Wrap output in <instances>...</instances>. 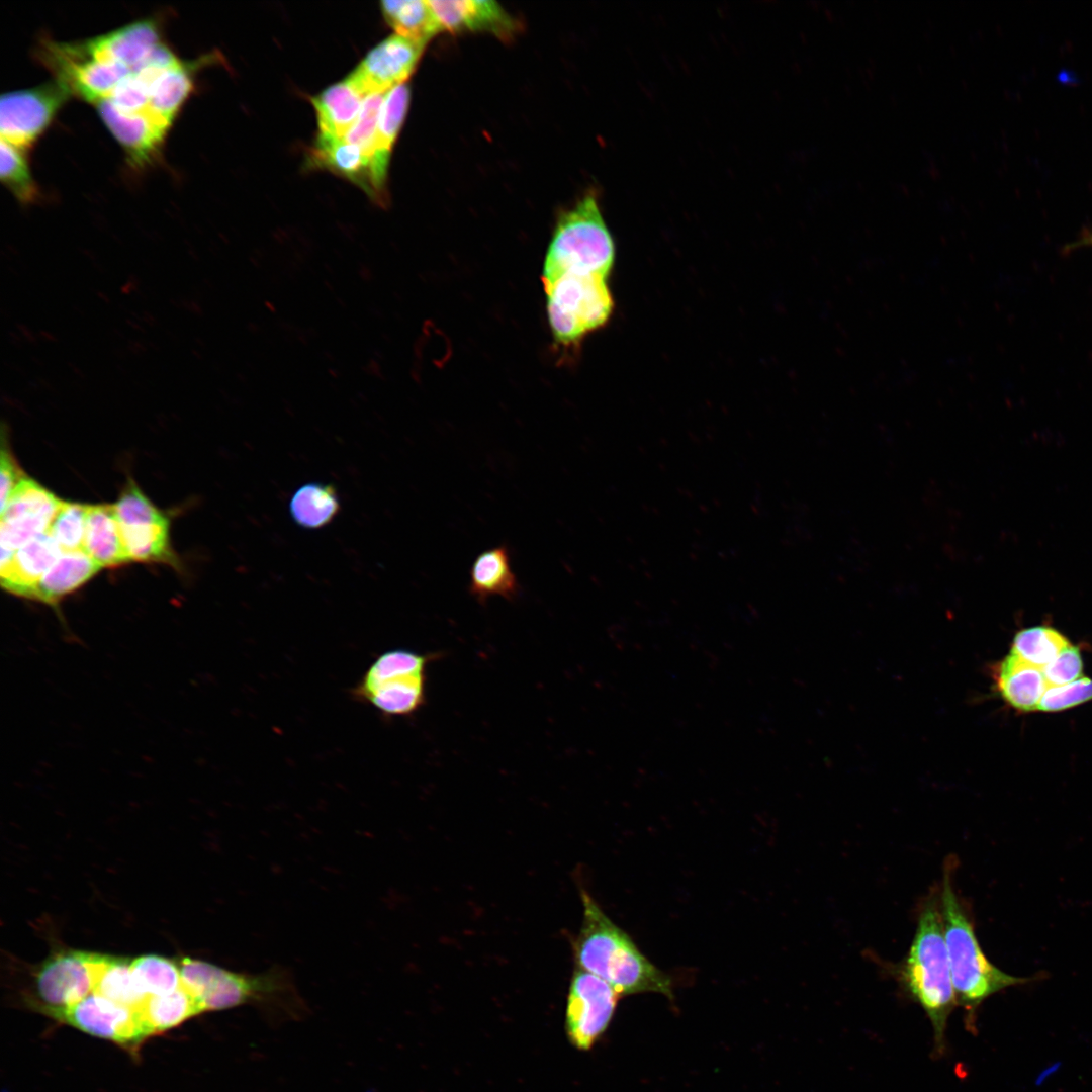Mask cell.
Listing matches in <instances>:
<instances>
[{"label": "cell", "instance_id": "6da1fadb", "mask_svg": "<svg viewBox=\"0 0 1092 1092\" xmlns=\"http://www.w3.org/2000/svg\"><path fill=\"white\" fill-rule=\"evenodd\" d=\"M582 923L573 942L575 968L607 982L622 996L659 993L673 999L672 979L652 964L633 939L581 892Z\"/></svg>", "mask_w": 1092, "mask_h": 1092}, {"label": "cell", "instance_id": "7a4b0ae2", "mask_svg": "<svg viewBox=\"0 0 1092 1092\" xmlns=\"http://www.w3.org/2000/svg\"><path fill=\"white\" fill-rule=\"evenodd\" d=\"M897 979L905 994L927 1015L934 1051L945 1053L947 1021L958 1005L943 932L938 889L931 891L920 906L915 933L908 952L897 968Z\"/></svg>", "mask_w": 1092, "mask_h": 1092}, {"label": "cell", "instance_id": "3957f363", "mask_svg": "<svg viewBox=\"0 0 1092 1092\" xmlns=\"http://www.w3.org/2000/svg\"><path fill=\"white\" fill-rule=\"evenodd\" d=\"M953 858L943 867L938 889L944 939L957 1003L964 1008L966 1026L974 1028L976 1012L989 997L1035 977H1016L996 967L983 951L970 909L956 890Z\"/></svg>", "mask_w": 1092, "mask_h": 1092}, {"label": "cell", "instance_id": "277c9868", "mask_svg": "<svg viewBox=\"0 0 1092 1092\" xmlns=\"http://www.w3.org/2000/svg\"><path fill=\"white\" fill-rule=\"evenodd\" d=\"M615 246L598 200L588 193L557 219L545 255L542 279L563 273L609 276Z\"/></svg>", "mask_w": 1092, "mask_h": 1092}, {"label": "cell", "instance_id": "5b68a950", "mask_svg": "<svg viewBox=\"0 0 1092 1092\" xmlns=\"http://www.w3.org/2000/svg\"><path fill=\"white\" fill-rule=\"evenodd\" d=\"M438 656L407 649L387 650L370 663L350 695L385 718L412 716L426 703L427 667Z\"/></svg>", "mask_w": 1092, "mask_h": 1092}, {"label": "cell", "instance_id": "8992f818", "mask_svg": "<svg viewBox=\"0 0 1092 1092\" xmlns=\"http://www.w3.org/2000/svg\"><path fill=\"white\" fill-rule=\"evenodd\" d=\"M607 278L599 274L563 273L542 279L548 324L559 345L574 346L608 322L614 301Z\"/></svg>", "mask_w": 1092, "mask_h": 1092}, {"label": "cell", "instance_id": "52a82bcc", "mask_svg": "<svg viewBox=\"0 0 1092 1092\" xmlns=\"http://www.w3.org/2000/svg\"><path fill=\"white\" fill-rule=\"evenodd\" d=\"M129 560L175 564L169 520L132 481L113 505Z\"/></svg>", "mask_w": 1092, "mask_h": 1092}, {"label": "cell", "instance_id": "ba28073f", "mask_svg": "<svg viewBox=\"0 0 1092 1092\" xmlns=\"http://www.w3.org/2000/svg\"><path fill=\"white\" fill-rule=\"evenodd\" d=\"M620 996L601 978L575 968L567 996L565 1030L569 1042L589 1051L608 1029Z\"/></svg>", "mask_w": 1092, "mask_h": 1092}, {"label": "cell", "instance_id": "9c48e42d", "mask_svg": "<svg viewBox=\"0 0 1092 1092\" xmlns=\"http://www.w3.org/2000/svg\"><path fill=\"white\" fill-rule=\"evenodd\" d=\"M62 500L34 480L24 477L1 511L0 566L33 538L47 533Z\"/></svg>", "mask_w": 1092, "mask_h": 1092}, {"label": "cell", "instance_id": "30bf717a", "mask_svg": "<svg viewBox=\"0 0 1092 1092\" xmlns=\"http://www.w3.org/2000/svg\"><path fill=\"white\" fill-rule=\"evenodd\" d=\"M70 94L57 80L3 94L0 100L1 139L19 149L29 147L48 127Z\"/></svg>", "mask_w": 1092, "mask_h": 1092}, {"label": "cell", "instance_id": "8fae6325", "mask_svg": "<svg viewBox=\"0 0 1092 1092\" xmlns=\"http://www.w3.org/2000/svg\"><path fill=\"white\" fill-rule=\"evenodd\" d=\"M47 1014L90 1035L123 1045H135L149 1036L136 1009L95 992L72 1006Z\"/></svg>", "mask_w": 1092, "mask_h": 1092}, {"label": "cell", "instance_id": "7c38bea8", "mask_svg": "<svg viewBox=\"0 0 1092 1092\" xmlns=\"http://www.w3.org/2000/svg\"><path fill=\"white\" fill-rule=\"evenodd\" d=\"M34 986L46 1013L76 1004L93 992V953L70 950L50 957L37 970Z\"/></svg>", "mask_w": 1092, "mask_h": 1092}, {"label": "cell", "instance_id": "4fadbf2b", "mask_svg": "<svg viewBox=\"0 0 1092 1092\" xmlns=\"http://www.w3.org/2000/svg\"><path fill=\"white\" fill-rule=\"evenodd\" d=\"M425 47L399 34L390 35L370 50L349 77L365 96L387 93L412 75Z\"/></svg>", "mask_w": 1092, "mask_h": 1092}, {"label": "cell", "instance_id": "5bb4252c", "mask_svg": "<svg viewBox=\"0 0 1092 1092\" xmlns=\"http://www.w3.org/2000/svg\"><path fill=\"white\" fill-rule=\"evenodd\" d=\"M440 32H488L510 38L517 30L514 18L492 0H428Z\"/></svg>", "mask_w": 1092, "mask_h": 1092}, {"label": "cell", "instance_id": "9a60e30c", "mask_svg": "<svg viewBox=\"0 0 1092 1092\" xmlns=\"http://www.w3.org/2000/svg\"><path fill=\"white\" fill-rule=\"evenodd\" d=\"M160 30L154 19H143L107 34L84 41L89 55L98 61L121 64L131 71L159 44Z\"/></svg>", "mask_w": 1092, "mask_h": 1092}, {"label": "cell", "instance_id": "2e32d148", "mask_svg": "<svg viewBox=\"0 0 1092 1092\" xmlns=\"http://www.w3.org/2000/svg\"><path fill=\"white\" fill-rule=\"evenodd\" d=\"M99 115L136 166L151 161L162 145L168 128L146 113L127 114L117 110L107 99L96 103Z\"/></svg>", "mask_w": 1092, "mask_h": 1092}, {"label": "cell", "instance_id": "e0dca14e", "mask_svg": "<svg viewBox=\"0 0 1092 1092\" xmlns=\"http://www.w3.org/2000/svg\"><path fill=\"white\" fill-rule=\"evenodd\" d=\"M62 553L50 533H43L20 547L12 558L0 566L1 585L7 592L30 599L44 573Z\"/></svg>", "mask_w": 1092, "mask_h": 1092}, {"label": "cell", "instance_id": "ac0fdd59", "mask_svg": "<svg viewBox=\"0 0 1092 1092\" xmlns=\"http://www.w3.org/2000/svg\"><path fill=\"white\" fill-rule=\"evenodd\" d=\"M411 100L410 87L403 83L389 90L384 98L371 160L372 177L380 206L387 203L386 178L392 147L402 127Z\"/></svg>", "mask_w": 1092, "mask_h": 1092}, {"label": "cell", "instance_id": "d6986e66", "mask_svg": "<svg viewBox=\"0 0 1092 1092\" xmlns=\"http://www.w3.org/2000/svg\"><path fill=\"white\" fill-rule=\"evenodd\" d=\"M309 156L313 166L330 170L347 178L362 188L373 201L378 203L372 177L371 159L357 146L346 142L344 139L320 133Z\"/></svg>", "mask_w": 1092, "mask_h": 1092}, {"label": "cell", "instance_id": "ffe728a7", "mask_svg": "<svg viewBox=\"0 0 1092 1092\" xmlns=\"http://www.w3.org/2000/svg\"><path fill=\"white\" fill-rule=\"evenodd\" d=\"M468 592L482 604L491 597L508 601L517 599L520 585L507 545L489 548L475 557L469 570Z\"/></svg>", "mask_w": 1092, "mask_h": 1092}, {"label": "cell", "instance_id": "44dd1931", "mask_svg": "<svg viewBox=\"0 0 1092 1092\" xmlns=\"http://www.w3.org/2000/svg\"><path fill=\"white\" fill-rule=\"evenodd\" d=\"M365 97L349 76L312 97L320 133L344 139L357 120Z\"/></svg>", "mask_w": 1092, "mask_h": 1092}, {"label": "cell", "instance_id": "7402d4cb", "mask_svg": "<svg viewBox=\"0 0 1092 1092\" xmlns=\"http://www.w3.org/2000/svg\"><path fill=\"white\" fill-rule=\"evenodd\" d=\"M997 692L1002 699L1021 712L1037 711L1048 689L1042 670L1013 654H1008L993 670Z\"/></svg>", "mask_w": 1092, "mask_h": 1092}, {"label": "cell", "instance_id": "603a6c76", "mask_svg": "<svg viewBox=\"0 0 1092 1092\" xmlns=\"http://www.w3.org/2000/svg\"><path fill=\"white\" fill-rule=\"evenodd\" d=\"M83 550L101 567L130 561L113 505H88Z\"/></svg>", "mask_w": 1092, "mask_h": 1092}, {"label": "cell", "instance_id": "cb8c5ba5", "mask_svg": "<svg viewBox=\"0 0 1092 1092\" xmlns=\"http://www.w3.org/2000/svg\"><path fill=\"white\" fill-rule=\"evenodd\" d=\"M101 568L84 550L62 551L35 585L30 599L57 604L86 583Z\"/></svg>", "mask_w": 1092, "mask_h": 1092}, {"label": "cell", "instance_id": "d4e9b609", "mask_svg": "<svg viewBox=\"0 0 1092 1092\" xmlns=\"http://www.w3.org/2000/svg\"><path fill=\"white\" fill-rule=\"evenodd\" d=\"M130 963L123 958L93 953V992L136 1009L148 996L139 987Z\"/></svg>", "mask_w": 1092, "mask_h": 1092}, {"label": "cell", "instance_id": "484cf974", "mask_svg": "<svg viewBox=\"0 0 1092 1092\" xmlns=\"http://www.w3.org/2000/svg\"><path fill=\"white\" fill-rule=\"evenodd\" d=\"M136 1010L149 1036L202 1013L197 1000L182 986L168 994L148 996Z\"/></svg>", "mask_w": 1092, "mask_h": 1092}, {"label": "cell", "instance_id": "4316f807", "mask_svg": "<svg viewBox=\"0 0 1092 1092\" xmlns=\"http://www.w3.org/2000/svg\"><path fill=\"white\" fill-rule=\"evenodd\" d=\"M192 88L191 71L187 65L181 63L165 71L150 87L146 114L169 128Z\"/></svg>", "mask_w": 1092, "mask_h": 1092}, {"label": "cell", "instance_id": "83f0119b", "mask_svg": "<svg viewBox=\"0 0 1092 1092\" xmlns=\"http://www.w3.org/2000/svg\"><path fill=\"white\" fill-rule=\"evenodd\" d=\"M289 511L294 522L305 529H320L329 525L340 511V499L335 487L321 482H309L298 487L292 494Z\"/></svg>", "mask_w": 1092, "mask_h": 1092}, {"label": "cell", "instance_id": "f1b7e54d", "mask_svg": "<svg viewBox=\"0 0 1092 1092\" xmlns=\"http://www.w3.org/2000/svg\"><path fill=\"white\" fill-rule=\"evenodd\" d=\"M381 11L396 34L427 44L440 32L428 0L382 1Z\"/></svg>", "mask_w": 1092, "mask_h": 1092}, {"label": "cell", "instance_id": "f546056e", "mask_svg": "<svg viewBox=\"0 0 1092 1092\" xmlns=\"http://www.w3.org/2000/svg\"><path fill=\"white\" fill-rule=\"evenodd\" d=\"M1070 645L1069 640L1058 630L1048 626H1034L1015 634L1011 654L1042 669Z\"/></svg>", "mask_w": 1092, "mask_h": 1092}, {"label": "cell", "instance_id": "4dcf8cb0", "mask_svg": "<svg viewBox=\"0 0 1092 1092\" xmlns=\"http://www.w3.org/2000/svg\"><path fill=\"white\" fill-rule=\"evenodd\" d=\"M130 966L146 996L168 994L181 987L179 964L170 959L147 954L132 960Z\"/></svg>", "mask_w": 1092, "mask_h": 1092}, {"label": "cell", "instance_id": "1f68e13d", "mask_svg": "<svg viewBox=\"0 0 1092 1092\" xmlns=\"http://www.w3.org/2000/svg\"><path fill=\"white\" fill-rule=\"evenodd\" d=\"M21 149L1 139V180L22 204L33 203L39 193Z\"/></svg>", "mask_w": 1092, "mask_h": 1092}, {"label": "cell", "instance_id": "d6a6232c", "mask_svg": "<svg viewBox=\"0 0 1092 1092\" xmlns=\"http://www.w3.org/2000/svg\"><path fill=\"white\" fill-rule=\"evenodd\" d=\"M88 505L62 500L48 533L62 551L83 550Z\"/></svg>", "mask_w": 1092, "mask_h": 1092}, {"label": "cell", "instance_id": "836d02e7", "mask_svg": "<svg viewBox=\"0 0 1092 1092\" xmlns=\"http://www.w3.org/2000/svg\"><path fill=\"white\" fill-rule=\"evenodd\" d=\"M386 93H373L365 97L357 120L344 140L357 146L372 160L380 110Z\"/></svg>", "mask_w": 1092, "mask_h": 1092}, {"label": "cell", "instance_id": "e575fe53", "mask_svg": "<svg viewBox=\"0 0 1092 1092\" xmlns=\"http://www.w3.org/2000/svg\"><path fill=\"white\" fill-rule=\"evenodd\" d=\"M1092 700V679L1081 677L1063 686L1048 687L1037 711L1059 712Z\"/></svg>", "mask_w": 1092, "mask_h": 1092}, {"label": "cell", "instance_id": "d590c367", "mask_svg": "<svg viewBox=\"0 0 1092 1092\" xmlns=\"http://www.w3.org/2000/svg\"><path fill=\"white\" fill-rule=\"evenodd\" d=\"M149 91L150 87L131 72L106 99L120 112L146 113L149 107Z\"/></svg>", "mask_w": 1092, "mask_h": 1092}, {"label": "cell", "instance_id": "8d00e7d4", "mask_svg": "<svg viewBox=\"0 0 1092 1092\" xmlns=\"http://www.w3.org/2000/svg\"><path fill=\"white\" fill-rule=\"evenodd\" d=\"M220 968L221 967L205 961L183 958L179 962L181 986L192 995L200 1005L202 997L216 977Z\"/></svg>", "mask_w": 1092, "mask_h": 1092}, {"label": "cell", "instance_id": "74e56055", "mask_svg": "<svg viewBox=\"0 0 1092 1092\" xmlns=\"http://www.w3.org/2000/svg\"><path fill=\"white\" fill-rule=\"evenodd\" d=\"M1048 687L1063 686L1082 677L1083 661L1079 649L1070 645L1042 669Z\"/></svg>", "mask_w": 1092, "mask_h": 1092}, {"label": "cell", "instance_id": "f35d334b", "mask_svg": "<svg viewBox=\"0 0 1092 1092\" xmlns=\"http://www.w3.org/2000/svg\"><path fill=\"white\" fill-rule=\"evenodd\" d=\"M1 511L5 508L13 490L24 478V474L18 467L8 448L3 444L1 450Z\"/></svg>", "mask_w": 1092, "mask_h": 1092}, {"label": "cell", "instance_id": "ab89813d", "mask_svg": "<svg viewBox=\"0 0 1092 1092\" xmlns=\"http://www.w3.org/2000/svg\"><path fill=\"white\" fill-rule=\"evenodd\" d=\"M1082 247H1092V228L1084 229L1083 232L1080 234L1078 240H1076L1075 242L1067 244L1063 248V252L1064 253H1070V252H1072V251H1074L1076 249L1082 248Z\"/></svg>", "mask_w": 1092, "mask_h": 1092}]
</instances>
